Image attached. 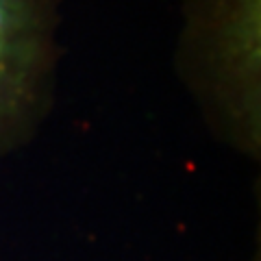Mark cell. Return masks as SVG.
<instances>
[{"mask_svg": "<svg viewBox=\"0 0 261 261\" xmlns=\"http://www.w3.org/2000/svg\"><path fill=\"white\" fill-rule=\"evenodd\" d=\"M178 81L224 142L257 155L261 133V0H181Z\"/></svg>", "mask_w": 261, "mask_h": 261, "instance_id": "6da1fadb", "label": "cell"}, {"mask_svg": "<svg viewBox=\"0 0 261 261\" xmlns=\"http://www.w3.org/2000/svg\"><path fill=\"white\" fill-rule=\"evenodd\" d=\"M61 0H0V155L29 142L57 98Z\"/></svg>", "mask_w": 261, "mask_h": 261, "instance_id": "7a4b0ae2", "label": "cell"}]
</instances>
